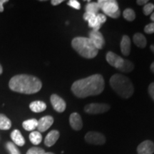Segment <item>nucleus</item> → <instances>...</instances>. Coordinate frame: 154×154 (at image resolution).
I'll use <instances>...</instances> for the list:
<instances>
[{
	"label": "nucleus",
	"mask_w": 154,
	"mask_h": 154,
	"mask_svg": "<svg viewBox=\"0 0 154 154\" xmlns=\"http://www.w3.org/2000/svg\"><path fill=\"white\" fill-rule=\"evenodd\" d=\"M104 86L103 77L101 74H94L76 81L72 86V91L76 97L84 99L99 95L103 92Z\"/></svg>",
	"instance_id": "f257e3e1"
},
{
	"label": "nucleus",
	"mask_w": 154,
	"mask_h": 154,
	"mask_svg": "<svg viewBox=\"0 0 154 154\" xmlns=\"http://www.w3.org/2000/svg\"><path fill=\"white\" fill-rule=\"evenodd\" d=\"M9 86L11 91L21 94H32L41 90L42 83L37 77L27 74L13 76L9 81Z\"/></svg>",
	"instance_id": "f03ea898"
},
{
	"label": "nucleus",
	"mask_w": 154,
	"mask_h": 154,
	"mask_svg": "<svg viewBox=\"0 0 154 154\" xmlns=\"http://www.w3.org/2000/svg\"><path fill=\"white\" fill-rule=\"evenodd\" d=\"M109 82L113 89L124 99H128L134 94V88L132 82L124 75L119 74L113 75Z\"/></svg>",
	"instance_id": "7ed1b4c3"
},
{
	"label": "nucleus",
	"mask_w": 154,
	"mask_h": 154,
	"mask_svg": "<svg viewBox=\"0 0 154 154\" xmlns=\"http://www.w3.org/2000/svg\"><path fill=\"white\" fill-rule=\"evenodd\" d=\"M72 46L79 54L86 59H93L99 52L88 37H75L72 42Z\"/></svg>",
	"instance_id": "20e7f679"
},
{
	"label": "nucleus",
	"mask_w": 154,
	"mask_h": 154,
	"mask_svg": "<svg viewBox=\"0 0 154 154\" xmlns=\"http://www.w3.org/2000/svg\"><path fill=\"white\" fill-rule=\"evenodd\" d=\"M97 3L99 8L103 11L105 15L113 19L120 17L121 11L118 2L115 0H99Z\"/></svg>",
	"instance_id": "39448f33"
},
{
	"label": "nucleus",
	"mask_w": 154,
	"mask_h": 154,
	"mask_svg": "<svg viewBox=\"0 0 154 154\" xmlns=\"http://www.w3.org/2000/svg\"><path fill=\"white\" fill-rule=\"evenodd\" d=\"M110 109V106L106 103H93L86 105L84 107V111L89 114H99L107 112Z\"/></svg>",
	"instance_id": "423d86ee"
},
{
	"label": "nucleus",
	"mask_w": 154,
	"mask_h": 154,
	"mask_svg": "<svg viewBox=\"0 0 154 154\" xmlns=\"http://www.w3.org/2000/svg\"><path fill=\"white\" fill-rule=\"evenodd\" d=\"M85 140L89 144L103 145L106 142V138L101 133L91 131L86 134Z\"/></svg>",
	"instance_id": "0eeeda50"
},
{
	"label": "nucleus",
	"mask_w": 154,
	"mask_h": 154,
	"mask_svg": "<svg viewBox=\"0 0 154 154\" xmlns=\"http://www.w3.org/2000/svg\"><path fill=\"white\" fill-rule=\"evenodd\" d=\"M88 35H89L88 38L91 39L92 43L94 44L96 49L98 50L103 49V47L105 45V40L102 34L99 31L92 30L91 32H89Z\"/></svg>",
	"instance_id": "6e6552de"
},
{
	"label": "nucleus",
	"mask_w": 154,
	"mask_h": 154,
	"mask_svg": "<svg viewBox=\"0 0 154 154\" xmlns=\"http://www.w3.org/2000/svg\"><path fill=\"white\" fill-rule=\"evenodd\" d=\"M106 59L107 62L111 66L115 67L116 69H120L122 67L125 60L123 58H121L120 56L116 54L115 53L112 52V51H109L106 54Z\"/></svg>",
	"instance_id": "1a4fd4ad"
},
{
	"label": "nucleus",
	"mask_w": 154,
	"mask_h": 154,
	"mask_svg": "<svg viewBox=\"0 0 154 154\" xmlns=\"http://www.w3.org/2000/svg\"><path fill=\"white\" fill-rule=\"evenodd\" d=\"M51 103L54 109L59 113H62L65 111L66 107V102L62 98L57 95V94H52L50 98Z\"/></svg>",
	"instance_id": "9d476101"
},
{
	"label": "nucleus",
	"mask_w": 154,
	"mask_h": 154,
	"mask_svg": "<svg viewBox=\"0 0 154 154\" xmlns=\"http://www.w3.org/2000/svg\"><path fill=\"white\" fill-rule=\"evenodd\" d=\"M54 123V119L51 116H46L42 117L38 121L37 129L38 132H44L49 129L52 126Z\"/></svg>",
	"instance_id": "9b49d317"
},
{
	"label": "nucleus",
	"mask_w": 154,
	"mask_h": 154,
	"mask_svg": "<svg viewBox=\"0 0 154 154\" xmlns=\"http://www.w3.org/2000/svg\"><path fill=\"white\" fill-rule=\"evenodd\" d=\"M138 154H153L154 153V143L151 140H146L142 142L137 148Z\"/></svg>",
	"instance_id": "f8f14e48"
},
{
	"label": "nucleus",
	"mask_w": 154,
	"mask_h": 154,
	"mask_svg": "<svg viewBox=\"0 0 154 154\" xmlns=\"http://www.w3.org/2000/svg\"><path fill=\"white\" fill-rule=\"evenodd\" d=\"M69 124L75 131H79L83 127V122L81 116L78 113H73L69 117Z\"/></svg>",
	"instance_id": "ddd939ff"
},
{
	"label": "nucleus",
	"mask_w": 154,
	"mask_h": 154,
	"mask_svg": "<svg viewBox=\"0 0 154 154\" xmlns=\"http://www.w3.org/2000/svg\"><path fill=\"white\" fill-rule=\"evenodd\" d=\"M59 136H60V134H59V132L58 131H51L46 136L45 140H44V144L48 147H51V146H52L56 143V142L59 139Z\"/></svg>",
	"instance_id": "4468645a"
},
{
	"label": "nucleus",
	"mask_w": 154,
	"mask_h": 154,
	"mask_svg": "<svg viewBox=\"0 0 154 154\" xmlns=\"http://www.w3.org/2000/svg\"><path fill=\"white\" fill-rule=\"evenodd\" d=\"M121 51L124 56H128L131 52V39L129 36L124 35L121 41Z\"/></svg>",
	"instance_id": "2eb2a0df"
},
{
	"label": "nucleus",
	"mask_w": 154,
	"mask_h": 154,
	"mask_svg": "<svg viewBox=\"0 0 154 154\" xmlns=\"http://www.w3.org/2000/svg\"><path fill=\"white\" fill-rule=\"evenodd\" d=\"M11 138L16 145L23 146L25 144V139L19 130H14L11 134Z\"/></svg>",
	"instance_id": "dca6fc26"
},
{
	"label": "nucleus",
	"mask_w": 154,
	"mask_h": 154,
	"mask_svg": "<svg viewBox=\"0 0 154 154\" xmlns=\"http://www.w3.org/2000/svg\"><path fill=\"white\" fill-rule=\"evenodd\" d=\"M29 109L34 113H40L46 110L47 105L44 101H35L30 103Z\"/></svg>",
	"instance_id": "f3484780"
},
{
	"label": "nucleus",
	"mask_w": 154,
	"mask_h": 154,
	"mask_svg": "<svg viewBox=\"0 0 154 154\" xmlns=\"http://www.w3.org/2000/svg\"><path fill=\"white\" fill-rule=\"evenodd\" d=\"M134 42L138 47L141 48V49L145 48L147 44L146 37L140 33H136L134 34Z\"/></svg>",
	"instance_id": "a211bd4d"
},
{
	"label": "nucleus",
	"mask_w": 154,
	"mask_h": 154,
	"mask_svg": "<svg viewBox=\"0 0 154 154\" xmlns=\"http://www.w3.org/2000/svg\"><path fill=\"white\" fill-rule=\"evenodd\" d=\"M38 121L35 119H29V120L24 121L22 123V126L26 131H32L36 128H37Z\"/></svg>",
	"instance_id": "6ab92c4d"
},
{
	"label": "nucleus",
	"mask_w": 154,
	"mask_h": 154,
	"mask_svg": "<svg viewBox=\"0 0 154 154\" xmlns=\"http://www.w3.org/2000/svg\"><path fill=\"white\" fill-rule=\"evenodd\" d=\"M11 127V122L10 119L7 118L5 115L0 114V129L9 130Z\"/></svg>",
	"instance_id": "aec40b11"
},
{
	"label": "nucleus",
	"mask_w": 154,
	"mask_h": 154,
	"mask_svg": "<svg viewBox=\"0 0 154 154\" xmlns=\"http://www.w3.org/2000/svg\"><path fill=\"white\" fill-rule=\"evenodd\" d=\"M29 140L34 145H38L42 140L41 133L38 131H32L29 134Z\"/></svg>",
	"instance_id": "412c9836"
},
{
	"label": "nucleus",
	"mask_w": 154,
	"mask_h": 154,
	"mask_svg": "<svg viewBox=\"0 0 154 154\" xmlns=\"http://www.w3.org/2000/svg\"><path fill=\"white\" fill-rule=\"evenodd\" d=\"M99 7L98 5L97 2H90L89 3H88L87 5L85 6V11L86 12H90L93 13V14H99Z\"/></svg>",
	"instance_id": "4be33fe9"
},
{
	"label": "nucleus",
	"mask_w": 154,
	"mask_h": 154,
	"mask_svg": "<svg viewBox=\"0 0 154 154\" xmlns=\"http://www.w3.org/2000/svg\"><path fill=\"white\" fill-rule=\"evenodd\" d=\"M123 16H124V19L127 21H129V22H132L136 19V13L132 9L128 8L126 9L123 12Z\"/></svg>",
	"instance_id": "5701e85b"
},
{
	"label": "nucleus",
	"mask_w": 154,
	"mask_h": 154,
	"mask_svg": "<svg viewBox=\"0 0 154 154\" xmlns=\"http://www.w3.org/2000/svg\"><path fill=\"white\" fill-rule=\"evenodd\" d=\"M134 69V65L131 61L128 60H124V63L121 68L119 69L121 72H125V73H129L132 72L133 69Z\"/></svg>",
	"instance_id": "b1692460"
},
{
	"label": "nucleus",
	"mask_w": 154,
	"mask_h": 154,
	"mask_svg": "<svg viewBox=\"0 0 154 154\" xmlns=\"http://www.w3.org/2000/svg\"><path fill=\"white\" fill-rule=\"evenodd\" d=\"M88 26L93 29L94 31H99L100 28H101V24H99V22H98L97 19H96V16L94 18L90 19V20L88 21Z\"/></svg>",
	"instance_id": "393cba45"
},
{
	"label": "nucleus",
	"mask_w": 154,
	"mask_h": 154,
	"mask_svg": "<svg viewBox=\"0 0 154 154\" xmlns=\"http://www.w3.org/2000/svg\"><path fill=\"white\" fill-rule=\"evenodd\" d=\"M154 10V5L152 3H148L146 5H144L143 9V14L148 16V15L151 14Z\"/></svg>",
	"instance_id": "a878e982"
},
{
	"label": "nucleus",
	"mask_w": 154,
	"mask_h": 154,
	"mask_svg": "<svg viewBox=\"0 0 154 154\" xmlns=\"http://www.w3.org/2000/svg\"><path fill=\"white\" fill-rule=\"evenodd\" d=\"M46 152L43 149L39 147H32L28 150L26 154H45Z\"/></svg>",
	"instance_id": "bb28decb"
},
{
	"label": "nucleus",
	"mask_w": 154,
	"mask_h": 154,
	"mask_svg": "<svg viewBox=\"0 0 154 154\" xmlns=\"http://www.w3.org/2000/svg\"><path fill=\"white\" fill-rule=\"evenodd\" d=\"M7 148L8 149L9 151L10 152V154H21L19 150L17 149V148L14 146V144L11 143V142H8L7 143Z\"/></svg>",
	"instance_id": "cd10ccee"
},
{
	"label": "nucleus",
	"mask_w": 154,
	"mask_h": 154,
	"mask_svg": "<svg viewBox=\"0 0 154 154\" xmlns=\"http://www.w3.org/2000/svg\"><path fill=\"white\" fill-rule=\"evenodd\" d=\"M67 5L70 6L71 7L74 8L75 9H81V5L80 3L79 2L76 0H70V1L68 2Z\"/></svg>",
	"instance_id": "c85d7f7f"
},
{
	"label": "nucleus",
	"mask_w": 154,
	"mask_h": 154,
	"mask_svg": "<svg viewBox=\"0 0 154 154\" xmlns=\"http://www.w3.org/2000/svg\"><path fill=\"white\" fill-rule=\"evenodd\" d=\"M144 32L149 34L154 33V22L150 23V24L146 25L144 28Z\"/></svg>",
	"instance_id": "c756f323"
},
{
	"label": "nucleus",
	"mask_w": 154,
	"mask_h": 154,
	"mask_svg": "<svg viewBox=\"0 0 154 154\" xmlns=\"http://www.w3.org/2000/svg\"><path fill=\"white\" fill-rule=\"evenodd\" d=\"M96 19H97L98 22H99V24H103L106 22V16L105 14H96Z\"/></svg>",
	"instance_id": "7c9ffc66"
},
{
	"label": "nucleus",
	"mask_w": 154,
	"mask_h": 154,
	"mask_svg": "<svg viewBox=\"0 0 154 154\" xmlns=\"http://www.w3.org/2000/svg\"><path fill=\"white\" fill-rule=\"evenodd\" d=\"M96 16V14H93V13H90V12H85L84 14V16H83V18L86 22H88V20H90V19L94 18V17H95Z\"/></svg>",
	"instance_id": "2f4dec72"
},
{
	"label": "nucleus",
	"mask_w": 154,
	"mask_h": 154,
	"mask_svg": "<svg viewBox=\"0 0 154 154\" xmlns=\"http://www.w3.org/2000/svg\"><path fill=\"white\" fill-rule=\"evenodd\" d=\"M149 93L154 101V82L151 83L149 86Z\"/></svg>",
	"instance_id": "473e14b6"
},
{
	"label": "nucleus",
	"mask_w": 154,
	"mask_h": 154,
	"mask_svg": "<svg viewBox=\"0 0 154 154\" xmlns=\"http://www.w3.org/2000/svg\"><path fill=\"white\" fill-rule=\"evenodd\" d=\"M63 0H52V1L51 2V5H54V6H57V5H60L61 3L63 2Z\"/></svg>",
	"instance_id": "72a5a7b5"
},
{
	"label": "nucleus",
	"mask_w": 154,
	"mask_h": 154,
	"mask_svg": "<svg viewBox=\"0 0 154 154\" xmlns=\"http://www.w3.org/2000/svg\"><path fill=\"white\" fill-rule=\"evenodd\" d=\"M7 2H8V0H0V12H2L4 11L3 5Z\"/></svg>",
	"instance_id": "f704fd0d"
},
{
	"label": "nucleus",
	"mask_w": 154,
	"mask_h": 154,
	"mask_svg": "<svg viewBox=\"0 0 154 154\" xmlns=\"http://www.w3.org/2000/svg\"><path fill=\"white\" fill-rule=\"evenodd\" d=\"M136 3H137L138 5H146V4L149 3V1H148V0H138V1L136 2Z\"/></svg>",
	"instance_id": "c9c22d12"
},
{
	"label": "nucleus",
	"mask_w": 154,
	"mask_h": 154,
	"mask_svg": "<svg viewBox=\"0 0 154 154\" xmlns=\"http://www.w3.org/2000/svg\"><path fill=\"white\" fill-rule=\"evenodd\" d=\"M151 69L152 72H153L154 73V62H153V63H151Z\"/></svg>",
	"instance_id": "e433bc0d"
},
{
	"label": "nucleus",
	"mask_w": 154,
	"mask_h": 154,
	"mask_svg": "<svg viewBox=\"0 0 154 154\" xmlns=\"http://www.w3.org/2000/svg\"><path fill=\"white\" fill-rule=\"evenodd\" d=\"M151 19L154 22V11L153 13H152L151 15Z\"/></svg>",
	"instance_id": "4c0bfd02"
},
{
	"label": "nucleus",
	"mask_w": 154,
	"mask_h": 154,
	"mask_svg": "<svg viewBox=\"0 0 154 154\" xmlns=\"http://www.w3.org/2000/svg\"><path fill=\"white\" fill-rule=\"evenodd\" d=\"M150 49H151V51H153V53L154 54V45H151V47H150Z\"/></svg>",
	"instance_id": "58836bf2"
},
{
	"label": "nucleus",
	"mask_w": 154,
	"mask_h": 154,
	"mask_svg": "<svg viewBox=\"0 0 154 154\" xmlns=\"http://www.w3.org/2000/svg\"><path fill=\"white\" fill-rule=\"evenodd\" d=\"M3 72V69H2V66H1V64H0V74H2Z\"/></svg>",
	"instance_id": "ea45409f"
},
{
	"label": "nucleus",
	"mask_w": 154,
	"mask_h": 154,
	"mask_svg": "<svg viewBox=\"0 0 154 154\" xmlns=\"http://www.w3.org/2000/svg\"><path fill=\"white\" fill-rule=\"evenodd\" d=\"M45 154H54V153H51V152H47V153H46Z\"/></svg>",
	"instance_id": "a19ab883"
}]
</instances>
